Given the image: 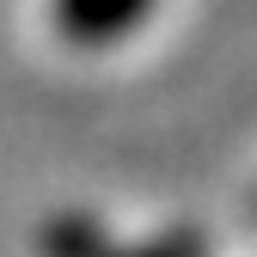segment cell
I'll return each instance as SVG.
<instances>
[{"instance_id": "cell-1", "label": "cell", "mask_w": 257, "mask_h": 257, "mask_svg": "<svg viewBox=\"0 0 257 257\" xmlns=\"http://www.w3.org/2000/svg\"><path fill=\"white\" fill-rule=\"evenodd\" d=\"M147 7V0H68V31H80V37H110V31H122L128 19H135Z\"/></svg>"}]
</instances>
